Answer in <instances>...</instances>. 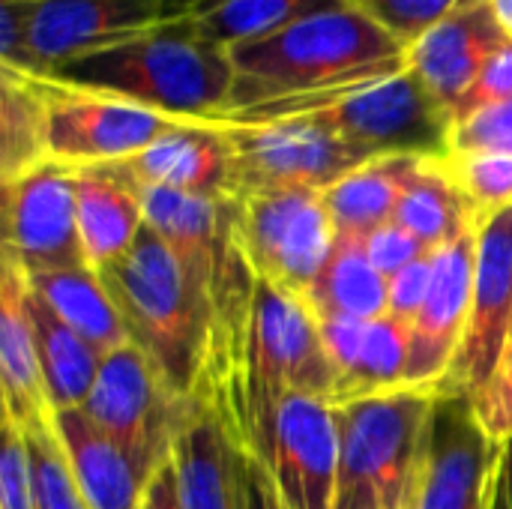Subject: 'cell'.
<instances>
[{
  "label": "cell",
  "mask_w": 512,
  "mask_h": 509,
  "mask_svg": "<svg viewBox=\"0 0 512 509\" xmlns=\"http://www.w3.org/2000/svg\"><path fill=\"white\" fill-rule=\"evenodd\" d=\"M447 168L468 198L477 219L512 207V156L507 153H450Z\"/></svg>",
  "instance_id": "4dcf8cb0"
},
{
  "label": "cell",
  "mask_w": 512,
  "mask_h": 509,
  "mask_svg": "<svg viewBox=\"0 0 512 509\" xmlns=\"http://www.w3.org/2000/svg\"><path fill=\"white\" fill-rule=\"evenodd\" d=\"M489 509H512V438L501 450V462H498V474H495V489H492Z\"/></svg>",
  "instance_id": "60d3db41"
},
{
  "label": "cell",
  "mask_w": 512,
  "mask_h": 509,
  "mask_svg": "<svg viewBox=\"0 0 512 509\" xmlns=\"http://www.w3.org/2000/svg\"><path fill=\"white\" fill-rule=\"evenodd\" d=\"M333 6H345V3L342 0H219L189 21L207 42L234 48L270 36L303 15Z\"/></svg>",
  "instance_id": "f1b7e54d"
},
{
  "label": "cell",
  "mask_w": 512,
  "mask_h": 509,
  "mask_svg": "<svg viewBox=\"0 0 512 509\" xmlns=\"http://www.w3.org/2000/svg\"><path fill=\"white\" fill-rule=\"evenodd\" d=\"M240 444H249L267 462L288 509L336 507L339 423L327 399L309 393L276 396Z\"/></svg>",
  "instance_id": "9c48e42d"
},
{
  "label": "cell",
  "mask_w": 512,
  "mask_h": 509,
  "mask_svg": "<svg viewBox=\"0 0 512 509\" xmlns=\"http://www.w3.org/2000/svg\"><path fill=\"white\" fill-rule=\"evenodd\" d=\"M321 123L366 159L423 156L447 159L453 117L426 90L411 66L333 96L315 111L300 114ZM291 120V117H288Z\"/></svg>",
  "instance_id": "8992f818"
},
{
  "label": "cell",
  "mask_w": 512,
  "mask_h": 509,
  "mask_svg": "<svg viewBox=\"0 0 512 509\" xmlns=\"http://www.w3.org/2000/svg\"><path fill=\"white\" fill-rule=\"evenodd\" d=\"M512 333V207L477 222V267L471 294V321L462 351L441 384L474 396L498 366Z\"/></svg>",
  "instance_id": "5bb4252c"
},
{
  "label": "cell",
  "mask_w": 512,
  "mask_h": 509,
  "mask_svg": "<svg viewBox=\"0 0 512 509\" xmlns=\"http://www.w3.org/2000/svg\"><path fill=\"white\" fill-rule=\"evenodd\" d=\"M450 153H507L512 156V99L459 117L450 132Z\"/></svg>",
  "instance_id": "d6a6232c"
},
{
  "label": "cell",
  "mask_w": 512,
  "mask_h": 509,
  "mask_svg": "<svg viewBox=\"0 0 512 509\" xmlns=\"http://www.w3.org/2000/svg\"><path fill=\"white\" fill-rule=\"evenodd\" d=\"M438 390L441 387H399L336 405V501L363 498L378 509H405Z\"/></svg>",
  "instance_id": "277c9868"
},
{
  "label": "cell",
  "mask_w": 512,
  "mask_h": 509,
  "mask_svg": "<svg viewBox=\"0 0 512 509\" xmlns=\"http://www.w3.org/2000/svg\"><path fill=\"white\" fill-rule=\"evenodd\" d=\"M219 0H162V18L168 21H189L195 15H201L204 9H210Z\"/></svg>",
  "instance_id": "b9f144b4"
},
{
  "label": "cell",
  "mask_w": 512,
  "mask_h": 509,
  "mask_svg": "<svg viewBox=\"0 0 512 509\" xmlns=\"http://www.w3.org/2000/svg\"><path fill=\"white\" fill-rule=\"evenodd\" d=\"M231 147L234 195L264 189H315L324 192L357 165L369 162L315 120L222 123Z\"/></svg>",
  "instance_id": "7c38bea8"
},
{
  "label": "cell",
  "mask_w": 512,
  "mask_h": 509,
  "mask_svg": "<svg viewBox=\"0 0 512 509\" xmlns=\"http://www.w3.org/2000/svg\"><path fill=\"white\" fill-rule=\"evenodd\" d=\"M471 399H474L477 417L486 426V432L498 444H507L512 438V333L489 381Z\"/></svg>",
  "instance_id": "e575fe53"
},
{
  "label": "cell",
  "mask_w": 512,
  "mask_h": 509,
  "mask_svg": "<svg viewBox=\"0 0 512 509\" xmlns=\"http://www.w3.org/2000/svg\"><path fill=\"white\" fill-rule=\"evenodd\" d=\"M318 318H357L375 321L387 315L390 279L369 261L363 237H339L333 258L309 294Z\"/></svg>",
  "instance_id": "484cf974"
},
{
  "label": "cell",
  "mask_w": 512,
  "mask_h": 509,
  "mask_svg": "<svg viewBox=\"0 0 512 509\" xmlns=\"http://www.w3.org/2000/svg\"><path fill=\"white\" fill-rule=\"evenodd\" d=\"M507 39L492 0H462L408 48V66L453 117L462 96Z\"/></svg>",
  "instance_id": "2e32d148"
},
{
  "label": "cell",
  "mask_w": 512,
  "mask_h": 509,
  "mask_svg": "<svg viewBox=\"0 0 512 509\" xmlns=\"http://www.w3.org/2000/svg\"><path fill=\"white\" fill-rule=\"evenodd\" d=\"M159 24L162 0H3L0 66L51 78L63 63Z\"/></svg>",
  "instance_id": "5b68a950"
},
{
  "label": "cell",
  "mask_w": 512,
  "mask_h": 509,
  "mask_svg": "<svg viewBox=\"0 0 512 509\" xmlns=\"http://www.w3.org/2000/svg\"><path fill=\"white\" fill-rule=\"evenodd\" d=\"M27 276V273H24ZM30 288L99 354H111L132 342V333L105 285V279L90 267L51 270L27 276Z\"/></svg>",
  "instance_id": "cb8c5ba5"
},
{
  "label": "cell",
  "mask_w": 512,
  "mask_h": 509,
  "mask_svg": "<svg viewBox=\"0 0 512 509\" xmlns=\"http://www.w3.org/2000/svg\"><path fill=\"white\" fill-rule=\"evenodd\" d=\"M420 159L423 156H378L357 165L330 189H324V204L336 225V234L366 237L393 222L402 189Z\"/></svg>",
  "instance_id": "603a6c76"
},
{
  "label": "cell",
  "mask_w": 512,
  "mask_h": 509,
  "mask_svg": "<svg viewBox=\"0 0 512 509\" xmlns=\"http://www.w3.org/2000/svg\"><path fill=\"white\" fill-rule=\"evenodd\" d=\"M435 255L438 252H426L420 255L417 261H411L405 270H399L393 279H390V306H387V315L402 321V324H414L426 297H429V285H432V276H435Z\"/></svg>",
  "instance_id": "8d00e7d4"
},
{
  "label": "cell",
  "mask_w": 512,
  "mask_h": 509,
  "mask_svg": "<svg viewBox=\"0 0 512 509\" xmlns=\"http://www.w3.org/2000/svg\"><path fill=\"white\" fill-rule=\"evenodd\" d=\"M78 189V231L87 264L102 273L117 264L144 231L141 189L117 168H75Z\"/></svg>",
  "instance_id": "ffe728a7"
},
{
  "label": "cell",
  "mask_w": 512,
  "mask_h": 509,
  "mask_svg": "<svg viewBox=\"0 0 512 509\" xmlns=\"http://www.w3.org/2000/svg\"><path fill=\"white\" fill-rule=\"evenodd\" d=\"M147 357L171 387L195 399L210 363L213 318L165 240L144 225L135 246L99 273Z\"/></svg>",
  "instance_id": "3957f363"
},
{
  "label": "cell",
  "mask_w": 512,
  "mask_h": 509,
  "mask_svg": "<svg viewBox=\"0 0 512 509\" xmlns=\"http://www.w3.org/2000/svg\"><path fill=\"white\" fill-rule=\"evenodd\" d=\"M408 360H411V327L384 315L363 324L360 342L351 360L342 366L336 393L330 405H345L363 396L387 393L408 387Z\"/></svg>",
  "instance_id": "4316f807"
},
{
  "label": "cell",
  "mask_w": 512,
  "mask_h": 509,
  "mask_svg": "<svg viewBox=\"0 0 512 509\" xmlns=\"http://www.w3.org/2000/svg\"><path fill=\"white\" fill-rule=\"evenodd\" d=\"M195 399L177 393L138 342L105 354L81 411L153 477L174 453Z\"/></svg>",
  "instance_id": "52a82bcc"
},
{
  "label": "cell",
  "mask_w": 512,
  "mask_h": 509,
  "mask_svg": "<svg viewBox=\"0 0 512 509\" xmlns=\"http://www.w3.org/2000/svg\"><path fill=\"white\" fill-rule=\"evenodd\" d=\"M492 12L498 24L504 27V33L512 39V0H492Z\"/></svg>",
  "instance_id": "7bdbcfd3"
},
{
  "label": "cell",
  "mask_w": 512,
  "mask_h": 509,
  "mask_svg": "<svg viewBox=\"0 0 512 509\" xmlns=\"http://www.w3.org/2000/svg\"><path fill=\"white\" fill-rule=\"evenodd\" d=\"M174 468L183 509H240L231 441L210 405L195 399L192 417L174 444Z\"/></svg>",
  "instance_id": "44dd1931"
},
{
  "label": "cell",
  "mask_w": 512,
  "mask_h": 509,
  "mask_svg": "<svg viewBox=\"0 0 512 509\" xmlns=\"http://www.w3.org/2000/svg\"><path fill=\"white\" fill-rule=\"evenodd\" d=\"M234 93L222 123L288 120L339 93L408 66V51L384 27L348 6L321 9L294 24L228 48Z\"/></svg>",
  "instance_id": "6da1fadb"
},
{
  "label": "cell",
  "mask_w": 512,
  "mask_h": 509,
  "mask_svg": "<svg viewBox=\"0 0 512 509\" xmlns=\"http://www.w3.org/2000/svg\"><path fill=\"white\" fill-rule=\"evenodd\" d=\"M48 162L42 81L0 66V177L15 180Z\"/></svg>",
  "instance_id": "83f0119b"
},
{
  "label": "cell",
  "mask_w": 512,
  "mask_h": 509,
  "mask_svg": "<svg viewBox=\"0 0 512 509\" xmlns=\"http://www.w3.org/2000/svg\"><path fill=\"white\" fill-rule=\"evenodd\" d=\"M0 509H36L33 462L21 426L3 417V450H0Z\"/></svg>",
  "instance_id": "836d02e7"
},
{
  "label": "cell",
  "mask_w": 512,
  "mask_h": 509,
  "mask_svg": "<svg viewBox=\"0 0 512 509\" xmlns=\"http://www.w3.org/2000/svg\"><path fill=\"white\" fill-rule=\"evenodd\" d=\"M363 246H366L369 261H372L387 279H393L399 270H405V267H408L411 261H417L420 255L435 252V249H426L411 231H405V228L396 225V222H387V225H381L378 231L366 234V237H363Z\"/></svg>",
  "instance_id": "f35d334b"
},
{
  "label": "cell",
  "mask_w": 512,
  "mask_h": 509,
  "mask_svg": "<svg viewBox=\"0 0 512 509\" xmlns=\"http://www.w3.org/2000/svg\"><path fill=\"white\" fill-rule=\"evenodd\" d=\"M342 3L366 15L378 27H384L408 51L462 0H342Z\"/></svg>",
  "instance_id": "1f68e13d"
},
{
  "label": "cell",
  "mask_w": 512,
  "mask_h": 509,
  "mask_svg": "<svg viewBox=\"0 0 512 509\" xmlns=\"http://www.w3.org/2000/svg\"><path fill=\"white\" fill-rule=\"evenodd\" d=\"M3 258L27 276L90 267L78 231L75 168L48 159L3 183Z\"/></svg>",
  "instance_id": "4fadbf2b"
},
{
  "label": "cell",
  "mask_w": 512,
  "mask_h": 509,
  "mask_svg": "<svg viewBox=\"0 0 512 509\" xmlns=\"http://www.w3.org/2000/svg\"><path fill=\"white\" fill-rule=\"evenodd\" d=\"M234 234L255 279L306 303L339 243L324 192L315 189H264L237 195Z\"/></svg>",
  "instance_id": "ba28073f"
},
{
  "label": "cell",
  "mask_w": 512,
  "mask_h": 509,
  "mask_svg": "<svg viewBox=\"0 0 512 509\" xmlns=\"http://www.w3.org/2000/svg\"><path fill=\"white\" fill-rule=\"evenodd\" d=\"M231 441V438H228ZM234 483H237V507L240 509H288L267 462L240 441H231Z\"/></svg>",
  "instance_id": "d590c367"
},
{
  "label": "cell",
  "mask_w": 512,
  "mask_h": 509,
  "mask_svg": "<svg viewBox=\"0 0 512 509\" xmlns=\"http://www.w3.org/2000/svg\"><path fill=\"white\" fill-rule=\"evenodd\" d=\"M396 225L411 231L426 249L450 246L462 231L474 228L480 219L471 210L468 198L456 186L444 159H420L408 177L396 216Z\"/></svg>",
  "instance_id": "d4e9b609"
},
{
  "label": "cell",
  "mask_w": 512,
  "mask_h": 509,
  "mask_svg": "<svg viewBox=\"0 0 512 509\" xmlns=\"http://www.w3.org/2000/svg\"><path fill=\"white\" fill-rule=\"evenodd\" d=\"M27 438L30 462H33V489H36V509H90L72 468L63 456V447L54 435V426H30L21 429Z\"/></svg>",
  "instance_id": "f546056e"
},
{
  "label": "cell",
  "mask_w": 512,
  "mask_h": 509,
  "mask_svg": "<svg viewBox=\"0 0 512 509\" xmlns=\"http://www.w3.org/2000/svg\"><path fill=\"white\" fill-rule=\"evenodd\" d=\"M27 276L24 270L3 258L0 279V378H3V417L15 420L21 429L48 426L54 408L45 390L33 324L24 303Z\"/></svg>",
  "instance_id": "d6986e66"
},
{
  "label": "cell",
  "mask_w": 512,
  "mask_h": 509,
  "mask_svg": "<svg viewBox=\"0 0 512 509\" xmlns=\"http://www.w3.org/2000/svg\"><path fill=\"white\" fill-rule=\"evenodd\" d=\"M141 509H183L174 459H168V462L153 474V480H150V486H147V495H144V507Z\"/></svg>",
  "instance_id": "ab89813d"
},
{
  "label": "cell",
  "mask_w": 512,
  "mask_h": 509,
  "mask_svg": "<svg viewBox=\"0 0 512 509\" xmlns=\"http://www.w3.org/2000/svg\"><path fill=\"white\" fill-rule=\"evenodd\" d=\"M51 78L180 120H216L228 111L234 93L228 48L207 42L192 21H168L87 51L54 69Z\"/></svg>",
  "instance_id": "7a4b0ae2"
},
{
  "label": "cell",
  "mask_w": 512,
  "mask_h": 509,
  "mask_svg": "<svg viewBox=\"0 0 512 509\" xmlns=\"http://www.w3.org/2000/svg\"><path fill=\"white\" fill-rule=\"evenodd\" d=\"M477 267V225L435 255L429 297L411 324L408 387H441L462 351Z\"/></svg>",
  "instance_id": "9a60e30c"
},
{
  "label": "cell",
  "mask_w": 512,
  "mask_h": 509,
  "mask_svg": "<svg viewBox=\"0 0 512 509\" xmlns=\"http://www.w3.org/2000/svg\"><path fill=\"white\" fill-rule=\"evenodd\" d=\"M512 99V39H507L483 66L471 90L462 96V102L453 111V123L477 108L495 105V102H510Z\"/></svg>",
  "instance_id": "74e56055"
},
{
  "label": "cell",
  "mask_w": 512,
  "mask_h": 509,
  "mask_svg": "<svg viewBox=\"0 0 512 509\" xmlns=\"http://www.w3.org/2000/svg\"><path fill=\"white\" fill-rule=\"evenodd\" d=\"M54 435L90 509H141L153 477L81 408L54 411Z\"/></svg>",
  "instance_id": "ac0fdd59"
},
{
  "label": "cell",
  "mask_w": 512,
  "mask_h": 509,
  "mask_svg": "<svg viewBox=\"0 0 512 509\" xmlns=\"http://www.w3.org/2000/svg\"><path fill=\"white\" fill-rule=\"evenodd\" d=\"M501 450L468 393L438 390L405 509H489Z\"/></svg>",
  "instance_id": "8fae6325"
},
{
  "label": "cell",
  "mask_w": 512,
  "mask_h": 509,
  "mask_svg": "<svg viewBox=\"0 0 512 509\" xmlns=\"http://www.w3.org/2000/svg\"><path fill=\"white\" fill-rule=\"evenodd\" d=\"M138 189L234 195L231 147L219 123L183 120L144 153L114 162Z\"/></svg>",
  "instance_id": "e0dca14e"
},
{
  "label": "cell",
  "mask_w": 512,
  "mask_h": 509,
  "mask_svg": "<svg viewBox=\"0 0 512 509\" xmlns=\"http://www.w3.org/2000/svg\"><path fill=\"white\" fill-rule=\"evenodd\" d=\"M27 315L33 324L36 336V351H39V366L45 378V390L51 399L54 411H69L81 408L105 354H99L78 330H72L27 282L24 291Z\"/></svg>",
  "instance_id": "7402d4cb"
},
{
  "label": "cell",
  "mask_w": 512,
  "mask_h": 509,
  "mask_svg": "<svg viewBox=\"0 0 512 509\" xmlns=\"http://www.w3.org/2000/svg\"><path fill=\"white\" fill-rule=\"evenodd\" d=\"M333 509H378L372 501H363V498H357V501H336V507Z\"/></svg>",
  "instance_id": "ee69618b"
},
{
  "label": "cell",
  "mask_w": 512,
  "mask_h": 509,
  "mask_svg": "<svg viewBox=\"0 0 512 509\" xmlns=\"http://www.w3.org/2000/svg\"><path fill=\"white\" fill-rule=\"evenodd\" d=\"M45 96L48 159L66 168H96L126 162L180 126V117L147 105L84 90L57 78H39Z\"/></svg>",
  "instance_id": "30bf717a"
}]
</instances>
